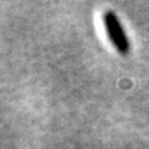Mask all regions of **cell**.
Returning <instances> with one entry per match:
<instances>
[{
    "mask_svg": "<svg viewBox=\"0 0 149 149\" xmlns=\"http://www.w3.org/2000/svg\"><path fill=\"white\" fill-rule=\"evenodd\" d=\"M103 23H104V28H106V32L109 35V39L111 41L113 47L117 49L119 54H129L130 51V42L122 28V23L117 17V15L111 10L109 12H104L103 15Z\"/></svg>",
    "mask_w": 149,
    "mask_h": 149,
    "instance_id": "6da1fadb",
    "label": "cell"
}]
</instances>
